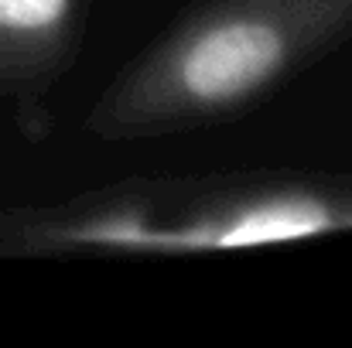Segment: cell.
Returning a JSON list of instances; mask_svg holds the SVG:
<instances>
[{"label": "cell", "mask_w": 352, "mask_h": 348, "mask_svg": "<svg viewBox=\"0 0 352 348\" xmlns=\"http://www.w3.org/2000/svg\"><path fill=\"white\" fill-rule=\"evenodd\" d=\"M93 0H0V100L48 133L45 103L72 72Z\"/></svg>", "instance_id": "3957f363"}, {"label": "cell", "mask_w": 352, "mask_h": 348, "mask_svg": "<svg viewBox=\"0 0 352 348\" xmlns=\"http://www.w3.org/2000/svg\"><path fill=\"white\" fill-rule=\"evenodd\" d=\"M352 232V174L256 167L123 178L0 212V256L219 253Z\"/></svg>", "instance_id": "7a4b0ae2"}, {"label": "cell", "mask_w": 352, "mask_h": 348, "mask_svg": "<svg viewBox=\"0 0 352 348\" xmlns=\"http://www.w3.org/2000/svg\"><path fill=\"white\" fill-rule=\"evenodd\" d=\"M352 41V0H195L93 100L100 143L195 133L256 110Z\"/></svg>", "instance_id": "6da1fadb"}]
</instances>
